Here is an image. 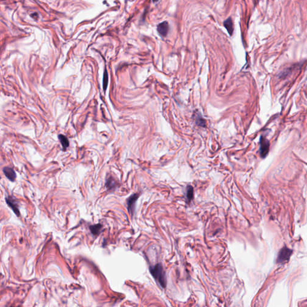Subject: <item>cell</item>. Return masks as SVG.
Instances as JSON below:
<instances>
[{
  "mask_svg": "<svg viewBox=\"0 0 307 307\" xmlns=\"http://www.w3.org/2000/svg\"><path fill=\"white\" fill-rule=\"evenodd\" d=\"M196 123L200 126H204L205 124V121L201 118H198L196 120Z\"/></svg>",
  "mask_w": 307,
  "mask_h": 307,
  "instance_id": "14",
  "label": "cell"
},
{
  "mask_svg": "<svg viewBox=\"0 0 307 307\" xmlns=\"http://www.w3.org/2000/svg\"><path fill=\"white\" fill-rule=\"evenodd\" d=\"M194 197V189L191 186H189L187 187L186 190V199L187 202H190Z\"/></svg>",
  "mask_w": 307,
  "mask_h": 307,
  "instance_id": "11",
  "label": "cell"
},
{
  "mask_svg": "<svg viewBox=\"0 0 307 307\" xmlns=\"http://www.w3.org/2000/svg\"><path fill=\"white\" fill-rule=\"evenodd\" d=\"M292 251L290 249L284 247L282 248L281 251H280L278 258H277V262L278 263H282L285 261H287L289 259L291 254H292Z\"/></svg>",
  "mask_w": 307,
  "mask_h": 307,
  "instance_id": "3",
  "label": "cell"
},
{
  "mask_svg": "<svg viewBox=\"0 0 307 307\" xmlns=\"http://www.w3.org/2000/svg\"><path fill=\"white\" fill-rule=\"evenodd\" d=\"M150 271L155 280L160 284L163 288L166 287V278L165 272L163 269L162 264L157 263L153 267H150Z\"/></svg>",
  "mask_w": 307,
  "mask_h": 307,
  "instance_id": "1",
  "label": "cell"
},
{
  "mask_svg": "<svg viewBox=\"0 0 307 307\" xmlns=\"http://www.w3.org/2000/svg\"><path fill=\"white\" fill-rule=\"evenodd\" d=\"M138 198H139V195L137 194H134L131 195L127 200L128 211H129V213H130L131 215H133V213L134 212L135 204H136V201Z\"/></svg>",
  "mask_w": 307,
  "mask_h": 307,
  "instance_id": "4",
  "label": "cell"
},
{
  "mask_svg": "<svg viewBox=\"0 0 307 307\" xmlns=\"http://www.w3.org/2000/svg\"><path fill=\"white\" fill-rule=\"evenodd\" d=\"M6 203L8 204V206L13 210V211L14 212V214L17 216H20V211L18 207V204L17 202L12 197H9L6 198Z\"/></svg>",
  "mask_w": 307,
  "mask_h": 307,
  "instance_id": "5",
  "label": "cell"
},
{
  "mask_svg": "<svg viewBox=\"0 0 307 307\" xmlns=\"http://www.w3.org/2000/svg\"><path fill=\"white\" fill-rule=\"evenodd\" d=\"M102 228H103V226H102V224H101L100 223L90 226V231L92 233V234L94 235H99L101 233Z\"/></svg>",
  "mask_w": 307,
  "mask_h": 307,
  "instance_id": "9",
  "label": "cell"
},
{
  "mask_svg": "<svg viewBox=\"0 0 307 307\" xmlns=\"http://www.w3.org/2000/svg\"><path fill=\"white\" fill-rule=\"evenodd\" d=\"M3 172L6 175V176L11 181H14L16 178V174L14 170L9 167H5L3 168Z\"/></svg>",
  "mask_w": 307,
  "mask_h": 307,
  "instance_id": "7",
  "label": "cell"
},
{
  "mask_svg": "<svg viewBox=\"0 0 307 307\" xmlns=\"http://www.w3.org/2000/svg\"><path fill=\"white\" fill-rule=\"evenodd\" d=\"M223 25L224 26V27L226 28L229 34V35L230 36L232 35V34L233 33V22H232V20L230 17L227 19L226 20H224V22H223Z\"/></svg>",
  "mask_w": 307,
  "mask_h": 307,
  "instance_id": "8",
  "label": "cell"
},
{
  "mask_svg": "<svg viewBox=\"0 0 307 307\" xmlns=\"http://www.w3.org/2000/svg\"><path fill=\"white\" fill-rule=\"evenodd\" d=\"M58 139L61 142V144L63 146V150L66 151L69 146V141L68 139L63 134H59L58 136Z\"/></svg>",
  "mask_w": 307,
  "mask_h": 307,
  "instance_id": "10",
  "label": "cell"
},
{
  "mask_svg": "<svg viewBox=\"0 0 307 307\" xmlns=\"http://www.w3.org/2000/svg\"><path fill=\"white\" fill-rule=\"evenodd\" d=\"M260 154L262 158L267 157L269 150V142L264 137L261 136L260 140Z\"/></svg>",
  "mask_w": 307,
  "mask_h": 307,
  "instance_id": "2",
  "label": "cell"
},
{
  "mask_svg": "<svg viewBox=\"0 0 307 307\" xmlns=\"http://www.w3.org/2000/svg\"><path fill=\"white\" fill-rule=\"evenodd\" d=\"M106 187L108 188V189H109L110 190L115 189V182L114 179H113L112 178H109V179H108L106 180Z\"/></svg>",
  "mask_w": 307,
  "mask_h": 307,
  "instance_id": "12",
  "label": "cell"
},
{
  "mask_svg": "<svg viewBox=\"0 0 307 307\" xmlns=\"http://www.w3.org/2000/svg\"><path fill=\"white\" fill-rule=\"evenodd\" d=\"M152 1H153V2H157L158 1V0H152Z\"/></svg>",
  "mask_w": 307,
  "mask_h": 307,
  "instance_id": "15",
  "label": "cell"
},
{
  "mask_svg": "<svg viewBox=\"0 0 307 307\" xmlns=\"http://www.w3.org/2000/svg\"><path fill=\"white\" fill-rule=\"evenodd\" d=\"M108 85V74L107 70H106L105 72V73H104V76H103V88H104V90H106Z\"/></svg>",
  "mask_w": 307,
  "mask_h": 307,
  "instance_id": "13",
  "label": "cell"
},
{
  "mask_svg": "<svg viewBox=\"0 0 307 307\" xmlns=\"http://www.w3.org/2000/svg\"><path fill=\"white\" fill-rule=\"evenodd\" d=\"M169 29V24L168 22L165 21L159 24L157 26V31L160 35L163 37H165L167 35Z\"/></svg>",
  "mask_w": 307,
  "mask_h": 307,
  "instance_id": "6",
  "label": "cell"
}]
</instances>
